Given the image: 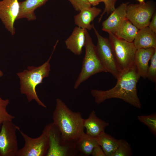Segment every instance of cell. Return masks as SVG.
I'll list each match as a JSON object with an SVG mask.
<instances>
[{
    "instance_id": "obj_1",
    "label": "cell",
    "mask_w": 156,
    "mask_h": 156,
    "mask_svg": "<svg viewBox=\"0 0 156 156\" xmlns=\"http://www.w3.org/2000/svg\"><path fill=\"white\" fill-rule=\"evenodd\" d=\"M135 66L128 71L121 73L115 86L106 90L93 89L91 93L98 104L113 98L121 99L138 108L141 104L137 94V85L140 78Z\"/></svg>"
},
{
    "instance_id": "obj_2",
    "label": "cell",
    "mask_w": 156,
    "mask_h": 156,
    "mask_svg": "<svg viewBox=\"0 0 156 156\" xmlns=\"http://www.w3.org/2000/svg\"><path fill=\"white\" fill-rule=\"evenodd\" d=\"M53 122L65 142L74 143L84 132V120L81 113L71 110L60 99L56 100L53 114Z\"/></svg>"
},
{
    "instance_id": "obj_3",
    "label": "cell",
    "mask_w": 156,
    "mask_h": 156,
    "mask_svg": "<svg viewBox=\"0 0 156 156\" xmlns=\"http://www.w3.org/2000/svg\"><path fill=\"white\" fill-rule=\"evenodd\" d=\"M58 42L57 41L48 60L43 64L38 67L28 66L27 69L17 74L20 79L21 94L26 95L28 102L34 100L39 105L45 108H47L46 105L37 95L36 88L38 85L43 83V79L45 77L49 76L51 70L49 62Z\"/></svg>"
},
{
    "instance_id": "obj_4",
    "label": "cell",
    "mask_w": 156,
    "mask_h": 156,
    "mask_svg": "<svg viewBox=\"0 0 156 156\" xmlns=\"http://www.w3.org/2000/svg\"><path fill=\"white\" fill-rule=\"evenodd\" d=\"M85 54L82 62L81 71L74 88H77L83 81L98 73L107 71L97 54L96 46L87 31L86 33Z\"/></svg>"
},
{
    "instance_id": "obj_5",
    "label": "cell",
    "mask_w": 156,
    "mask_h": 156,
    "mask_svg": "<svg viewBox=\"0 0 156 156\" xmlns=\"http://www.w3.org/2000/svg\"><path fill=\"white\" fill-rule=\"evenodd\" d=\"M109 39L116 63L120 73L126 72L135 66V57L137 50L133 42H129L109 33Z\"/></svg>"
},
{
    "instance_id": "obj_6",
    "label": "cell",
    "mask_w": 156,
    "mask_h": 156,
    "mask_svg": "<svg viewBox=\"0 0 156 156\" xmlns=\"http://www.w3.org/2000/svg\"><path fill=\"white\" fill-rule=\"evenodd\" d=\"M25 141L24 146L19 149L16 156H46L49 147L48 126L47 125L38 137H31L18 130Z\"/></svg>"
},
{
    "instance_id": "obj_7",
    "label": "cell",
    "mask_w": 156,
    "mask_h": 156,
    "mask_svg": "<svg viewBox=\"0 0 156 156\" xmlns=\"http://www.w3.org/2000/svg\"><path fill=\"white\" fill-rule=\"evenodd\" d=\"M155 11V6L152 1L128 4L126 18L139 29L148 26Z\"/></svg>"
},
{
    "instance_id": "obj_8",
    "label": "cell",
    "mask_w": 156,
    "mask_h": 156,
    "mask_svg": "<svg viewBox=\"0 0 156 156\" xmlns=\"http://www.w3.org/2000/svg\"><path fill=\"white\" fill-rule=\"evenodd\" d=\"M49 147L46 156H74L77 155L75 142L68 143L62 139L60 132L53 122L47 124Z\"/></svg>"
},
{
    "instance_id": "obj_9",
    "label": "cell",
    "mask_w": 156,
    "mask_h": 156,
    "mask_svg": "<svg viewBox=\"0 0 156 156\" xmlns=\"http://www.w3.org/2000/svg\"><path fill=\"white\" fill-rule=\"evenodd\" d=\"M93 29L97 39L96 46L99 57L107 72L112 74L117 79L120 74L117 66L110 42L108 38L102 36L95 28Z\"/></svg>"
},
{
    "instance_id": "obj_10",
    "label": "cell",
    "mask_w": 156,
    "mask_h": 156,
    "mask_svg": "<svg viewBox=\"0 0 156 156\" xmlns=\"http://www.w3.org/2000/svg\"><path fill=\"white\" fill-rule=\"evenodd\" d=\"M0 131V156H16L19 150L17 131L20 128L12 121L2 124Z\"/></svg>"
},
{
    "instance_id": "obj_11",
    "label": "cell",
    "mask_w": 156,
    "mask_h": 156,
    "mask_svg": "<svg viewBox=\"0 0 156 156\" xmlns=\"http://www.w3.org/2000/svg\"><path fill=\"white\" fill-rule=\"evenodd\" d=\"M19 8L18 0L0 1V19L12 35L15 33L14 23L19 14Z\"/></svg>"
},
{
    "instance_id": "obj_12",
    "label": "cell",
    "mask_w": 156,
    "mask_h": 156,
    "mask_svg": "<svg viewBox=\"0 0 156 156\" xmlns=\"http://www.w3.org/2000/svg\"><path fill=\"white\" fill-rule=\"evenodd\" d=\"M128 3H122L111 12L108 17L102 23V30L113 34L126 18V8Z\"/></svg>"
},
{
    "instance_id": "obj_13",
    "label": "cell",
    "mask_w": 156,
    "mask_h": 156,
    "mask_svg": "<svg viewBox=\"0 0 156 156\" xmlns=\"http://www.w3.org/2000/svg\"><path fill=\"white\" fill-rule=\"evenodd\" d=\"M87 30L79 27H75L69 37L65 41L66 48L76 55L82 53L86 40Z\"/></svg>"
},
{
    "instance_id": "obj_14",
    "label": "cell",
    "mask_w": 156,
    "mask_h": 156,
    "mask_svg": "<svg viewBox=\"0 0 156 156\" xmlns=\"http://www.w3.org/2000/svg\"><path fill=\"white\" fill-rule=\"evenodd\" d=\"M156 51V48H153L137 50L135 57V63L140 77L144 79L147 78L148 62Z\"/></svg>"
},
{
    "instance_id": "obj_15",
    "label": "cell",
    "mask_w": 156,
    "mask_h": 156,
    "mask_svg": "<svg viewBox=\"0 0 156 156\" xmlns=\"http://www.w3.org/2000/svg\"><path fill=\"white\" fill-rule=\"evenodd\" d=\"M83 125L86 133L96 138L105 132V128L109 123L98 117L94 110H92L87 119H84Z\"/></svg>"
},
{
    "instance_id": "obj_16",
    "label": "cell",
    "mask_w": 156,
    "mask_h": 156,
    "mask_svg": "<svg viewBox=\"0 0 156 156\" xmlns=\"http://www.w3.org/2000/svg\"><path fill=\"white\" fill-rule=\"evenodd\" d=\"M101 10L95 7L85 8L74 16V22L77 26L88 30L92 28L91 23L99 14Z\"/></svg>"
},
{
    "instance_id": "obj_17",
    "label": "cell",
    "mask_w": 156,
    "mask_h": 156,
    "mask_svg": "<svg viewBox=\"0 0 156 156\" xmlns=\"http://www.w3.org/2000/svg\"><path fill=\"white\" fill-rule=\"evenodd\" d=\"M133 42L137 49L156 48V33L147 26L139 29Z\"/></svg>"
},
{
    "instance_id": "obj_18",
    "label": "cell",
    "mask_w": 156,
    "mask_h": 156,
    "mask_svg": "<svg viewBox=\"0 0 156 156\" xmlns=\"http://www.w3.org/2000/svg\"><path fill=\"white\" fill-rule=\"evenodd\" d=\"M48 0H25L19 3V11L16 20L26 18L29 21L36 19L34 11Z\"/></svg>"
},
{
    "instance_id": "obj_19",
    "label": "cell",
    "mask_w": 156,
    "mask_h": 156,
    "mask_svg": "<svg viewBox=\"0 0 156 156\" xmlns=\"http://www.w3.org/2000/svg\"><path fill=\"white\" fill-rule=\"evenodd\" d=\"M139 29L126 18L113 34L117 38L133 42Z\"/></svg>"
},
{
    "instance_id": "obj_20",
    "label": "cell",
    "mask_w": 156,
    "mask_h": 156,
    "mask_svg": "<svg viewBox=\"0 0 156 156\" xmlns=\"http://www.w3.org/2000/svg\"><path fill=\"white\" fill-rule=\"evenodd\" d=\"M98 145L95 138L85 132L75 142L76 148L78 153L86 156L91 155L93 148Z\"/></svg>"
},
{
    "instance_id": "obj_21",
    "label": "cell",
    "mask_w": 156,
    "mask_h": 156,
    "mask_svg": "<svg viewBox=\"0 0 156 156\" xmlns=\"http://www.w3.org/2000/svg\"><path fill=\"white\" fill-rule=\"evenodd\" d=\"M95 138L98 144L102 148L105 156H112L118 146L119 140L105 132Z\"/></svg>"
},
{
    "instance_id": "obj_22",
    "label": "cell",
    "mask_w": 156,
    "mask_h": 156,
    "mask_svg": "<svg viewBox=\"0 0 156 156\" xmlns=\"http://www.w3.org/2000/svg\"><path fill=\"white\" fill-rule=\"evenodd\" d=\"M10 102L9 99H3L0 96V128L4 122L12 121L15 118V117L9 114L7 110Z\"/></svg>"
},
{
    "instance_id": "obj_23",
    "label": "cell",
    "mask_w": 156,
    "mask_h": 156,
    "mask_svg": "<svg viewBox=\"0 0 156 156\" xmlns=\"http://www.w3.org/2000/svg\"><path fill=\"white\" fill-rule=\"evenodd\" d=\"M130 144L123 140H119L118 146L112 156H129L132 154Z\"/></svg>"
},
{
    "instance_id": "obj_24",
    "label": "cell",
    "mask_w": 156,
    "mask_h": 156,
    "mask_svg": "<svg viewBox=\"0 0 156 156\" xmlns=\"http://www.w3.org/2000/svg\"><path fill=\"white\" fill-rule=\"evenodd\" d=\"M138 120L148 126L155 134H156V115H140L138 116Z\"/></svg>"
},
{
    "instance_id": "obj_25",
    "label": "cell",
    "mask_w": 156,
    "mask_h": 156,
    "mask_svg": "<svg viewBox=\"0 0 156 156\" xmlns=\"http://www.w3.org/2000/svg\"><path fill=\"white\" fill-rule=\"evenodd\" d=\"M151 64L148 66L147 73V77L153 82H156V51L151 59Z\"/></svg>"
},
{
    "instance_id": "obj_26",
    "label": "cell",
    "mask_w": 156,
    "mask_h": 156,
    "mask_svg": "<svg viewBox=\"0 0 156 156\" xmlns=\"http://www.w3.org/2000/svg\"><path fill=\"white\" fill-rule=\"evenodd\" d=\"M105 5L103 11L99 19V22L101 21L103 15L106 13L108 15L113 12L116 8L115 5L117 0H102Z\"/></svg>"
},
{
    "instance_id": "obj_27",
    "label": "cell",
    "mask_w": 156,
    "mask_h": 156,
    "mask_svg": "<svg viewBox=\"0 0 156 156\" xmlns=\"http://www.w3.org/2000/svg\"><path fill=\"white\" fill-rule=\"evenodd\" d=\"M75 9L80 12L83 9L91 7V5L86 0H68Z\"/></svg>"
},
{
    "instance_id": "obj_28",
    "label": "cell",
    "mask_w": 156,
    "mask_h": 156,
    "mask_svg": "<svg viewBox=\"0 0 156 156\" xmlns=\"http://www.w3.org/2000/svg\"><path fill=\"white\" fill-rule=\"evenodd\" d=\"M91 155L93 156H105L102 148L98 145L93 148Z\"/></svg>"
},
{
    "instance_id": "obj_29",
    "label": "cell",
    "mask_w": 156,
    "mask_h": 156,
    "mask_svg": "<svg viewBox=\"0 0 156 156\" xmlns=\"http://www.w3.org/2000/svg\"><path fill=\"white\" fill-rule=\"evenodd\" d=\"M148 27L153 31L156 33V13L155 12L151 18Z\"/></svg>"
},
{
    "instance_id": "obj_30",
    "label": "cell",
    "mask_w": 156,
    "mask_h": 156,
    "mask_svg": "<svg viewBox=\"0 0 156 156\" xmlns=\"http://www.w3.org/2000/svg\"><path fill=\"white\" fill-rule=\"evenodd\" d=\"M88 2L93 6L98 5L100 3L103 2L102 0H86Z\"/></svg>"
},
{
    "instance_id": "obj_31",
    "label": "cell",
    "mask_w": 156,
    "mask_h": 156,
    "mask_svg": "<svg viewBox=\"0 0 156 156\" xmlns=\"http://www.w3.org/2000/svg\"><path fill=\"white\" fill-rule=\"evenodd\" d=\"M140 3H142L144 2V0H136Z\"/></svg>"
},
{
    "instance_id": "obj_32",
    "label": "cell",
    "mask_w": 156,
    "mask_h": 156,
    "mask_svg": "<svg viewBox=\"0 0 156 156\" xmlns=\"http://www.w3.org/2000/svg\"><path fill=\"white\" fill-rule=\"evenodd\" d=\"M3 75V72L0 70V77H2Z\"/></svg>"
}]
</instances>
